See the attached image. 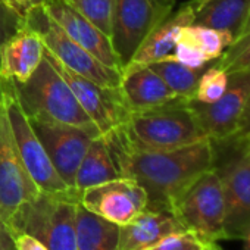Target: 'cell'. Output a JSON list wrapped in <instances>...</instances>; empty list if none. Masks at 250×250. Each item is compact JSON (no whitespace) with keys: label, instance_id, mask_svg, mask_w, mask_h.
I'll return each mask as SVG.
<instances>
[{"label":"cell","instance_id":"cell-3","mask_svg":"<svg viewBox=\"0 0 250 250\" xmlns=\"http://www.w3.org/2000/svg\"><path fill=\"white\" fill-rule=\"evenodd\" d=\"M12 87L21 109L28 119L68 124L83 128H97L81 107L68 83L46 55L25 83H12Z\"/></svg>","mask_w":250,"mask_h":250},{"label":"cell","instance_id":"cell-2","mask_svg":"<svg viewBox=\"0 0 250 250\" xmlns=\"http://www.w3.org/2000/svg\"><path fill=\"white\" fill-rule=\"evenodd\" d=\"M119 130L128 146L149 152L174 150L208 139L187 100L133 112Z\"/></svg>","mask_w":250,"mask_h":250},{"label":"cell","instance_id":"cell-38","mask_svg":"<svg viewBox=\"0 0 250 250\" xmlns=\"http://www.w3.org/2000/svg\"><path fill=\"white\" fill-rule=\"evenodd\" d=\"M3 102V83L0 80V103Z\"/></svg>","mask_w":250,"mask_h":250},{"label":"cell","instance_id":"cell-19","mask_svg":"<svg viewBox=\"0 0 250 250\" xmlns=\"http://www.w3.org/2000/svg\"><path fill=\"white\" fill-rule=\"evenodd\" d=\"M119 88L131 113L184 100L180 99L149 66H142L131 72L122 74Z\"/></svg>","mask_w":250,"mask_h":250},{"label":"cell","instance_id":"cell-9","mask_svg":"<svg viewBox=\"0 0 250 250\" xmlns=\"http://www.w3.org/2000/svg\"><path fill=\"white\" fill-rule=\"evenodd\" d=\"M172 12L165 0H115L110 42L122 71L150 33Z\"/></svg>","mask_w":250,"mask_h":250},{"label":"cell","instance_id":"cell-36","mask_svg":"<svg viewBox=\"0 0 250 250\" xmlns=\"http://www.w3.org/2000/svg\"><path fill=\"white\" fill-rule=\"evenodd\" d=\"M206 2H209V0H191V2H190V3H191L193 9L196 11L197 8H200V6H202V5H205Z\"/></svg>","mask_w":250,"mask_h":250},{"label":"cell","instance_id":"cell-25","mask_svg":"<svg viewBox=\"0 0 250 250\" xmlns=\"http://www.w3.org/2000/svg\"><path fill=\"white\" fill-rule=\"evenodd\" d=\"M68 3L110 39L115 0H68Z\"/></svg>","mask_w":250,"mask_h":250},{"label":"cell","instance_id":"cell-16","mask_svg":"<svg viewBox=\"0 0 250 250\" xmlns=\"http://www.w3.org/2000/svg\"><path fill=\"white\" fill-rule=\"evenodd\" d=\"M44 56L40 36L27 24L9 37L0 49V80L17 84L25 83Z\"/></svg>","mask_w":250,"mask_h":250},{"label":"cell","instance_id":"cell-7","mask_svg":"<svg viewBox=\"0 0 250 250\" xmlns=\"http://www.w3.org/2000/svg\"><path fill=\"white\" fill-rule=\"evenodd\" d=\"M25 24L34 30L44 49L69 71L103 87H119L122 71L102 63L96 56L77 44L46 12L43 5H34L25 15Z\"/></svg>","mask_w":250,"mask_h":250},{"label":"cell","instance_id":"cell-4","mask_svg":"<svg viewBox=\"0 0 250 250\" xmlns=\"http://www.w3.org/2000/svg\"><path fill=\"white\" fill-rule=\"evenodd\" d=\"M80 193L69 188L63 193H39L11 218L12 235L30 234L49 250H77L75 212Z\"/></svg>","mask_w":250,"mask_h":250},{"label":"cell","instance_id":"cell-42","mask_svg":"<svg viewBox=\"0 0 250 250\" xmlns=\"http://www.w3.org/2000/svg\"><path fill=\"white\" fill-rule=\"evenodd\" d=\"M165 2H172V0H165Z\"/></svg>","mask_w":250,"mask_h":250},{"label":"cell","instance_id":"cell-22","mask_svg":"<svg viewBox=\"0 0 250 250\" xmlns=\"http://www.w3.org/2000/svg\"><path fill=\"white\" fill-rule=\"evenodd\" d=\"M119 225L90 212L81 203L75 212L77 250H118Z\"/></svg>","mask_w":250,"mask_h":250},{"label":"cell","instance_id":"cell-34","mask_svg":"<svg viewBox=\"0 0 250 250\" xmlns=\"http://www.w3.org/2000/svg\"><path fill=\"white\" fill-rule=\"evenodd\" d=\"M3 2L14 9L18 15H21L22 18H25V15L28 14V11L34 6L31 0H3Z\"/></svg>","mask_w":250,"mask_h":250},{"label":"cell","instance_id":"cell-14","mask_svg":"<svg viewBox=\"0 0 250 250\" xmlns=\"http://www.w3.org/2000/svg\"><path fill=\"white\" fill-rule=\"evenodd\" d=\"M80 203L90 212L122 227L147 208V194L137 181L121 177L81 191Z\"/></svg>","mask_w":250,"mask_h":250},{"label":"cell","instance_id":"cell-41","mask_svg":"<svg viewBox=\"0 0 250 250\" xmlns=\"http://www.w3.org/2000/svg\"><path fill=\"white\" fill-rule=\"evenodd\" d=\"M247 33H250V17H249V24H247V28H246V33L244 34H247Z\"/></svg>","mask_w":250,"mask_h":250},{"label":"cell","instance_id":"cell-32","mask_svg":"<svg viewBox=\"0 0 250 250\" xmlns=\"http://www.w3.org/2000/svg\"><path fill=\"white\" fill-rule=\"evenodd\" d=\"M250 136V94L247 97V102L244 104V109L241 112V116H240V121H238V125H237V130H235V134L232 137H249Z\"/></svg>","mask_w":250,"mask_h":250},{"label":"cell","instance_id":"cell-1","mask_svg":"<svg viewBox=\"0 0 250 250\" xmlns=\"http://www.w3.org/2000/svg\"><path fill=\"white\" fill-rule=\"evenodd\" d=\"M121 177L137 181L147 194V208L169 210L174 200L200 174L213 167L209 139L174 150H139L125 143L119 128L103 134Z\"/></svg>","mask_w":250,"mask_h":250},{"label":"cell","instance_id":"cell-12","mask_svg":"<svg viewBox=\"0 0 250 250\" xmlns=\"http://www.w3.org/2000/svg\"><path fill=\"white\" fill-rule=\"evenodd\" d=\"M250 94V71L228 74V84L224 94L212 103L187 100L202 131L212 140H225L235 134L237 125Z\"/></svg>","mask_w":250,"mask_h":250},{"label":"cell","instance_id":"cell-18","mask_svg":"<svg viewBox=\"0 0 250 250\" xmlns=\"http://www.w3.org/2000/svg\"><path fill=\"white\" fill-rule=\"evenodd\" d=\"M184 229L172 212L145 209L130 224L119 227L118 250H146L168 234Z\"/></svg>","mask_w":250,"mask_h":250},{"label":"cell","instance_id":"cell-20","mask_svg":"<svg viewBox=\"0 0 250 250\" xmlns=\"http://www.w3.org/2000/svg\"><path fill=\"white\" fill-rule=\"evenodd\" d=\"M250 0H209L194 11V25L208 27L231 37L232 43L246 33Z\"/></svg>","mask_w":250,"mask_h":250},{"label":"cell","instance_id":"cell-11","mask_svg":"<svg viewBox=\"0 0 250 250\" xmlns=\"http://www.w3.org/2000/svg\"><path fill=\"white\" fill-rule=\"evenodd\" d=\"M20 156L5 103H0V222L8 225L11 218L39 194Z\"/></svg>","mask_w":250,"mask_h":250},{"label":"cell","instance_id":"cell-10","mask_svg":"<svg viewBox=\"0 0 250 250\" xmlns=\"http://www.w3.org/2000/svg\"><path fill=\"white\" fill-rule=\"evenodd\" d=\"M46 58L58 69L74 91L81 107L94 122L100 134H107L127 124L131 110L119 87H103L65 68L55 56L44 49Z\"/></svg>","mask_w":250,"mask_h":250},{"label":"cell","instance_id":"cell-27","mask_svg":"<svg viewBox=\"0 0 250 250\" xmlns=\"http://www.w3.org/2000/svg\"><path fill=\"white\" fill-rule=\"evenodd\" d=\"M228 84V75L213 63H209L206 66L199 78L194 100L203 102V103H212L216 102L225 91Z\"/></svg>","mask_w":250,"mask_h":250},{"label":"cell","instance_id":"cell-31","mask_svg":"<svg viewBox=\"0 0 250 250\" xmlns=\"http://www.w3.org/2000/svg\"><path fill=\"white\" fill-rule=\"evenodd\" d=\"M14 240L17 250H49L40 240L30 234H15Z\"/></svg>","mask_w":250,"mask_h":250},{"label":"cell","instance_id":"cell-21","mask_svg":"<svg viewBox=\"0 0 250 250\" xmlns=\"http://www.w3.org/2000/svg\"><path fill=\"white\" fill-rule=\"evenodd\" d=\"M121 178L109 145L103 134L91 140L75 174L74 188L81 193L90 187Z\"/></svg>","mask_w":250,"mask_h":250},{"label":"cell","instance_id":"cell-5","mask_svg":"<svg viewBox=\"0 0 250 250\" xmlns=\"http://www.w3.org/2000/svg\"><path fill=\"white\" fill-rule=\"evenodd\" d=\"M212 142V140H210ZM213 167L222 186L224 240H243L250 225V156L246 139L212 142Z\"/></svg>","mask_w":250,"mask_h":250},{"label":"cell","instance_id":"cell-37","mask_svg":"<svg viewBox=\"0 0 250 250\" xmlns=\"http://www.w3.org/2000/svg\"><path fill=\"white\" fill-rule=\"evenodd\" d=\"M202 250H222L216 243H210V244H205Z\"/></svg>","mask_w":250,"mask_h":250},{"label":"cell","instance_id":"cell-6","mask_svg":"<svg viewBox=\"0 0 250 250\" xmlns=\"http://www.w3.org/2000/svg\"><path fill=\"white\" fill-rule=\"evenodd\" d=\"M171 212L203 244L224 240V194L213 169L200 174L174 200Z\"/></svg>","mask_w":250,"mask_h":250},{"label":"cell","instance_id":"cell-8","mask_svg":"<svg viewBox=\"0 0 250 250\" xmlns=\"http://www.w3.org/2000/svg\"><path fill=\"white\" fill-rule=\"evenodd\" d=\"M3 103L6 107L8 119L14 133V139L22 159V164L42 193H63L68 191L69 186L61 178L55 169L44 146L34 133L28 116L20 106V102L15 96L11 81H3Z\"/></svg>","mask_w":250,"mask_h":250},{"label":"cell","instance_id":"cell-13","mask_svg":"<svg viewBox=\"0 0 250 250\" xmlns=\"http://www.w3.org/2000/svg\"><path fill=\"white\" fill-rule=\"evenodd\" d=\"M31 127L44 146L55 169L66 186L74 188V180L93 139L100 136L97 128L30 119Z\"/></svg>","mask_w":250,"mask_h":250},{"label":"cell","instance_id":"cell-40","mask_svg":"<svg viewBox=\"0 0 250 250\" xmlns=\"http://www.w3.org/2000/svg\"><path fill=\"white\" fill-rule=\"evenodd\" d=\"M33 2V5H42V3H44V0H31Z\"/></svg>","mask_w":250,"mask_h":250},{"label":"cell","instance_id":"cell-28","mask_svg":"<svg viewBox=\"0 0 250 250\" xmlns=\"http://www.w3.org/2000/svg\"><path fill=\"white\" fill-rule=\"evenodd\" d=\"M203 243L188 229L168 234L146 250H202Z\"/></svg>","mask_w":250,"mask_h":250},{"label":"cell","instance_id":"cell-24","mask_svg":"<svg viewBox=\"0 0 250 250\" xmlns=\"http://www.w3.org/2000/svg\"><path fill=\"white\" fill-rule=\"evenodd\" d=\"M181 39L199 47L210 62L216 61L224 53V50L232 44V40L229 36L221 31L202 27V25H194V24L184 27L181 33Z\"/></svg>","mask_w":250,"mask_h":250},{"label":"cell","instance_id":"cell-15","mask_svg":"<svg viewBox=\"0 0 250 250\" xmlns=\"http://www.w3.org/2000/svg\"><path fill=\"white\" fill-rule=\"evenodd\" d=\"M49 17L83 49L96 56L102 63L122 71L121 62L113 50L112 42L81 15L68 0H44L42 3Z\"/></svg>","mask_w":250,"mask_h":250},{"label":"cell","instance_id":"cell-17","mask_svg":"<svg viewBox=\"0 0 250 250\" xmlns=\"http://www.w3.org/2000/svg\"><path fill=\"white\" fill-rule=\"evenodd\" d=\"M193 20H194V9L188 2L183 5L175 14H171L150 33V36L139 47L130 63L124 68L122 74L131 72L137 68L147 66L156 61L169 58L177 43L181 39V33L184 27L193 24Z\"/></svg>","mask_w":250,"mask_h":250},{"label":"cell","instance_id":"cell-26","mask_svg":"<svg viewBox=\"0 0 250 250\" xmlns=\"http://www.w3.org/2000/svg\"><path fill=\"white\" fill-rule=\"evenodd\" d=\"M227 75L250 71V33L244 34L235 43L228 46L224 53L212 62Z\"/></svg>","mask_w":250,"mask_h":250},{"label":"cell","instance_id":"cell-35","mask_svg":"<svg viewBox=\"0 0 250 250\" xmlns=\"http://www.w3.org/2000/svg\"><path fill=\"white\" fill-rule=\"evenodd\" d=\"M241 250H250V225L243 237V249Z\"/></svg>","mask_w":250,"mask_h":250},{"label":"cell","instance_id":"cell-33","mask_svg":"<svg viewBox=\"0 0 250 250\" xmlns=\"http://www.w3.org/2000/svg\"><path fill=\"white\" fill-rule=\"evenodd\" d=\"M0 250H17L11 229L2 222H0Z\"/></svg>","mask_w":250,"mask_h":250},{"label":"cell","instance_id":"cell-30","mask_svg":"<svg viewBox=\"0 0 250 250\" xmlns=\"http://www.w3.org/2000/svg\"><path fill=\"white\" fill-rule=\"evenodd\" d=\"M25 20L11 9L3 0H0V49L3 43L12 37L21 27H24Z\"/></svg>","mask_w":250,"mask_h":250},{"label":"cell","instance_id":"cell-39","mask_svg":"<svg viewBox=\"0 0 250 250\" xmlns=\"http://www.w3.org/2000/svg\"><path fill=\"white\" fill-rule=\"evenodd\" d=\"M243 139H246V142H247V152H249V156H250V136L249 137H243Z\"/></svg>","mask_w":250,"mask_h":250},{"label":"cell","instance_id":"cell-23","mask_svg":"<svg viewBox=\"0 0 250 250\" xmlns=\"http://www.w3.org/2000/svg\"><path fill=\"white\" fill-rule=\"evenodd\" d=\"M147 66L152 71H155L180 99H184V100H190L194 97L199 78L203 69L206 68L205 66L202 69H193L180 63L178 61L172 58L156 61Z\"/></svg>","mask_w":250,"mask_h":250},{"label":"cell","instance_id":"cell-29","mask_svg":"<svg viewBox=\"0 0 250 250\" xmlns=\"http://www.w3.org/2000/svg\"><path fill=\"white\" fill-rule=\"evenodd\" d=\"M169 58H172V59L178 61L180 63H183L188 68H193V69H202V68L208 66L209 63H212L199 47H196L193 43H190L184 39H180V42L177 43V46Z\"/></svg>","mask_w":250,"mask_h":250}]
</instances>
